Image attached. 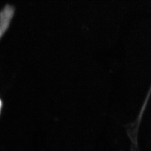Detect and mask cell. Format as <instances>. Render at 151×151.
Masks as SVG:
<instances>
[{
    "label": "cell",
    "mask_w": 151,
    "mask_h": 151,
    "mask_svg": "<svg viewBox=\"0 0 151 151\" xmlns=\"http://www.w3.org/2000/svg\"><path fill=\"white\" fill-rule=\"evenodd\" d=\"M10 8L6 7L0 13V38L6 31L11 18Z\"/></svg>",
    "instance_id": "obj_1"
},
{
    "label": "cell",
    "mask_w": 151,
    "mask_h": 151,
    "mask_svg": "<svg viewBox=\"0 0 151 151\" xmlns=\"http://www.w3.org/2000/svg\"><path fill=\"white\" fill-rule=\"evenodd\" d=\"M1 100H0V111H1Z\"/></svg>",
    "instance_id": "obj_2"
}]
</instances>
